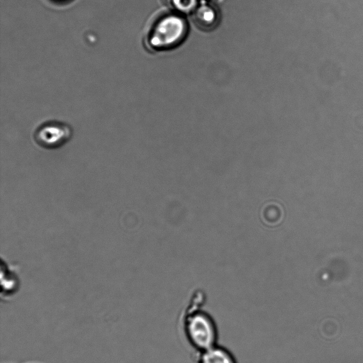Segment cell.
I'll list each match as a JSON object with an SVG mask.
<instances>
[{"instance_id":"cell-1","label":"cell","mask_w":363,"mask_h":363,"mask_svg":"<svg viewBox=\"0 0 363 363\" xmlns=\"http://www.w3.org/2000/svg\"><path fill=\"white\" fill-rule=\"evenodd\" d=\"M186 24L180 16L169 11L155 15L148 23L145 32V43L155 50L176 46L186 34Z\"/></svg>"},{"instance_id":"cell-2","label":"cell","mask_w":363,"mask_h":363,"mask_svg":"<svg viewBox=\"0 0 363 363\" xmlns=\"http://www.w3.org/2000/svg\"><path fill=\"white\" fill-rule=\"evenodd\" d=\"M184 330L190 345L199 352L218 344L216 322L205 311L189 312L184 318Z\"/></svg>"},{"instance_id":"cell-3","label":"cell","mask_w":363,"mask_h":363,"mask_svg":"<svg viewBox=\"0 0 363 363\" xmlns=\"http://www.w3.org/2000/svg\"><path fill=\"white\" fill-rule=\"evenodd\" d=\"M70 132L67 127L58 123H50L40 127L35 134V142L47 150L62 146L69 139Z\"/></svg>"},{"instance_id":"cell-4","label":"cell","mask_w":363,"mask_h":363,"mask_svg":"<svg viewBox=\"0 0 363 363\" xmlns=\"http://www.w3.org/2000/svg\"><path fill=\"white\" fill-rule=\"evenodd\" d=\"M199 353V363H237L233 354L218 344Z\"/></svg>"},{"instance_id":"cell-5","label":"cell","mask_w":363,"mask_h":363,"mask_svg":"<svg viewBox=\"0 0 363 363\" xmlns=\"http://www.w3.org/2000/svg\"><path fill=\"white\" fill-rule=\"evenodd\" d=\"M170 5L179 10H188L193 5V0H166Z\"/></svg>"},{"instance_id":"cell-6","label":"cell","mask_w":363,"mask_h":363,"mask_svg":"<svg viewBox=\"0 0 363 363\" xmlns=\"http://www.w3.org/2000/svg\"><path fill=\"white\" fill-rule=\"evenodd\" d=\"M59 1H62V0H59Z\"/></svg>"}]
</instances>
